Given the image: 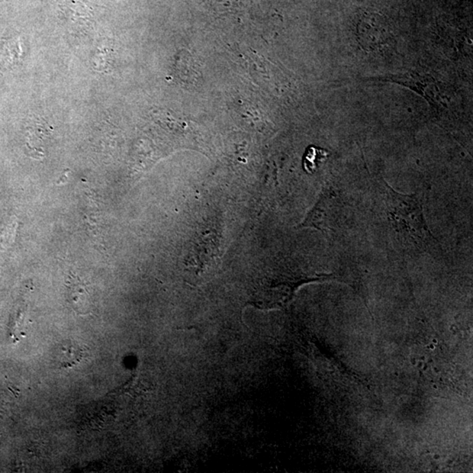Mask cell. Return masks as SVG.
I'll return each mask as SVG.
<instances>
[{"mask_svg": "<svg viewBox=\"0 0 473 473\" xmlns=\"http://www.w3.org/2000/svg\"><path fill=\"white\" fill-rule=\"evenodd\" d=\"M386 212L392 229L407 244L425 250L435 243L424 218L423 205L416 195L395 191L384 182Z\"/></svg>", "mask_w": 473, "mask_h": 473, "instance_id": "obj_1", "label": "cell"}, {"mask_svg": "<svg viewBox=\"0 0 473 473\" xmlns=\"http://www.w3.org/2000/svg\"><path fill=\"white\" fill-rule=\"evenodd\" d=\"M357 37L366 52H379L392 47L394 43V34L388 19L375 12H365L359 15Z\"/></svg>", "mask_w": 473, "mask_h": 473, "instance_id": "obj_2", "label": "cell"}, {"mask_svg": "<svg viewBox=\"0 0 473 473\" xmlns=\"http://www.w3.org/2000/svg\"><path fill=\"white\" fill-rule=\"evenodd\" d=\"M384 80L413 90L425 98L431 106L437 108V110H442V109L448 107V105H447L448 102L443 96V93L441 92L440 87L437 85L436 80L430 75L411 72L406 74V75L387 77Z\"/></svg>", "mask_w": 473, "mask_h": 473, "instance_id": "obj_3", "label": "cell"}, {"mask_svg": "<svg viewBox=\"0 0 473 473\" xmlns=\"http://www.w3.org/2000/svg\"><path fill=\"white\" fill-rule=\"evenodd\" d=\"M69 301L73 310L80 315H88L91 310L92 294L88 285L78 278L70 280L67 284Z\"/></svg>", "mask_w": 473, "mask_h": 473, "instance_id": "obj_4", "label": "cell"}, {"mask_svg": "<svg viewBox=\"0 0 473 473\" xmlns=\"http://www.w3.org/2000/svg\"><path fill=\"white\" fill-rule=\"evenodd\" d=\"M21 54L22 50L19 40L10 41L3 48L1 57H0V64L4 69H10L12 66L16 65L21 60Z\"/></svg>", "mask_w": 473, "mask_h": 473, "instance_id": "obj_5", "label": "cell"}, {"mask_svg": "<svg viewBox=\"0 0 473 473\" xmlns=\"http://www.w3.org/2000/svg\"><path fill=\"white\" fill-rule=\"evenodd\" d=\"M63 360L61 362L63 368H72L76 364L82 361L83 357H85V350L82 349L81 346H76V344H72V346H66L63 349Z\"/></svg>", "mask_w": 473, "mask_h": 473, "instance_id": "obj_6", "label": "cell"}]
</instances>
